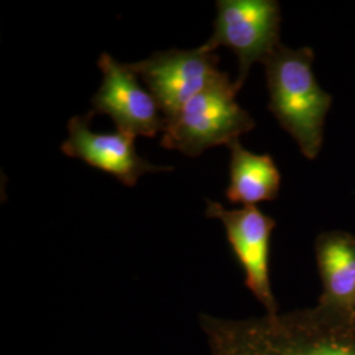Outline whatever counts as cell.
Here are the masks:
<instances>
[{
    "instance_id": "obj_1",
    "label": "cell",
    "mask_w": 355,
    "mask_h": 355,
    "mask_svg": "<svg viewBox=\"0 0 355 355\" xmlns=\"http://www.w3.org/2000/svg\"><path fill=\"white\" fill-rule=\"evenodd\" d=\"M208 355H355V312L325 305L265 318L199 316Z\"/></svg>"
},
{
    "instance_id": "obj_2",
    "label": "cell",
    "mask_w": 355,
    "mask_h": 355,
    "mask_svg": "<svg viewBox=\"0 0 355 355\" xmlns=\"http://www.w3.org/2000/svg\"><path fill=\"white\" fill-rule=\"evenodd\" d=\"M315 51L280 45L266 61L268 110L305 158H318L324 144L325 120L333 98L318 85L313 71Z\"/></svg>"
},
{
    "instance_id": "obj_3",
    "label": "cell",
    "mask_w": 355,
    "mask_h": 355,
    "mask_svg": "<svg viewBox=\"0 0 355 355\" xmlns=\"http://www.w3.org/2000/svg\"><path fill=\"white\" fill-rule=\"evenodd\" d=\"M239 91L227 73L166 120L161 145L189 157L239 140L255 128L250 114L236 101Z\"/></svg>"
},
{
    "instance_id": "obj_4",
    "label": "cell",
    "mask_w": 355,
    "mask_h": 355,
    "mask_svg": "<svg viewBox=\"0 0 355 355\" xmlns=\"http://www.w3.org/2000/svg\"><path fill=\"white\" fill-rule=\"evenodd\" d=\"M214 33L203 46H225L239 58L234 86L240 91L254 64H265L280 45V6L275 0H218Z\"/></svg>"
},
{
    "instance_id": "obj_5",
    "label": "cell",
    "mask_w": 355,
    "mask_h": 355,
    "mask_svg": "<svg viewBox=\"0 0 355 355\" xmlns=\"http://www.w3.org/2000/svg\"><path fill=\"white\" fill-rule=\"evenodd\" d=\"M218 61L215 51L200 46L192 51H157L144 61L129 64L168 120L193 96L227 74L218 69Z\"/></svg>"
},
{
    "instance_id": "obj_6",
    "label": "cell",
    "mask_w": 355,
    "mask_h": 355,
    "mask_svg": "<svg viewBox=\"0 0 355 355\" xmlns=\"http://www.w3.org/2000/svg\"><path fill=\"white\" fill-rule=\"evenodd\" d=\"M205 215L223 223L229 245L245 274V284L255 299L266 308L267 315H277L278 304L270 280L271 236L275 220L258 207L227 209L223 204L205 200Z\"/></svg>"
},
{
    "instance_id": "obj_7",
    "label": "cell",
    "mask_w": 355,
    "mask_h": 355,
    "mask_svg": "<svg viewBox=\"0 0 355 355\" xmlns=\"http://www.w3.org/2000/svg\"><path fill=\"white\" fill-rule=\"evenodd\" d=\"M98 66L102 70L103 83L92 98V111L108 114L117 130L135 137H155L164 132L165 114L150 92L142 89L139 76L130 64H120L108 53H102Z\"/></svg>"
},
{
    "instance_id": "obj_8",
    "label": "cell",
    "mask_w": 355,
    "mask_h": 355,
    "mask_svg": "<svg viewBox=\"0 0 355 355\" xmlns=\"http://www.w3.org/2000/svg\"><path fill=\"white\" fill-rule=\"evenodd\" d=\"M94 114L74 116L67 123L69 137L61 150L70 158L114 175L128 187L136 186L137 180L146 173L173 171L171 166H155L141 158L136 150V137L125 132L95 133L89 124Z\"/></svg>"
},
{
    "instance_id": "obj_9",
    "label": "cell",
    "mask_w": 355,
    "mask_h": 355,
    "mask_svg": "<svg viewBox=\"0 0 355 355\" xmlns=\"http://www.w3.org/2000/svg\"><path fill=\"white\" fill-rule=\"evenodd\" d=\"M230 180L225 196L232 204L257 207L279 196L282 175L270 154H255L245 149L240 140L228 145Z\"/></svg>"
},
{
    "instance_id": "obj_10",
    "label": "cell",
    "mask_w": 355,
    "mask_h": 355,
    "mask_svg": "<svg viewBox=\"0 0 355 355\" xmlns=\"http://www.w3.org/2000/svg\"><path fill=\"white\" fill-rule=\"evenodd\" d=\"M318 270L325 290V305L355 312V237L329 232L316 243Z\"/></svg>"
}]
</instances>
